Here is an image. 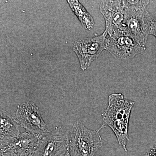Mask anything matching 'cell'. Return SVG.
I'll list each match as a JSON object with an SVG mask.
<instances>
[{"label":"cell","instance_id":"cell-1","mask_svg":"<svg viewBox=\"0 0 156 156\" xmlns=\"http://www.w3.org/2000/svg\"><path fill=\"white\" fill-rule=\"evenodd\" d=\"M134 104L133 101L126 99L122 93H112L109 95L107 107L101 114L103 124L99 130L106 126L111 128L126 152L128 151L126 145L130 140L129 119Z\"/></svg>","mask_w":156,"mask_h":156},{"label":"cell","instance_id":"cell-2","mask_svg":"<svg viewBox=\"0 0 156 156\" xmlns=\"http://www.w3.org/2000/svg\"><path fill=\"white\" fill-rule=\"evenodd\" d=\"M125 19L123 34L145 46L154 17L147 10L149 1H123Z\"/></svg>","mask_w":156,"mask_h":156},{"label":"cell","instance_id":"cell-3","mask_svg":"<svg viewBox=\"0 0 156 156\" xmlns=\"http://www.w3.org/2000/svg\"><path fill=\"white\" fill-rule=\"evenodd\" d=\"M99 129H88L81 122H76L69 133L70 156H94L102 145Z\"/></svg>","mask_w":156,"mask_h":156},{"label":"cell","instance_id":"cell-4","mask_svg":"<svg viewBox=\"0 0 156 156\" xmlns=\"http://www.w3.org/2000/svg\"><path fill=\"white\" fill-rule=\"evenodd\" d=\"M15 117L20 127L40 139L50 132L49 126L42 119L38 108L33 101L17 105Z\"/></svg>","mask_w":156,"mask_h":156},{"label":"cell","instance_id":"cell-5","mask_svg":"<svg viewBox=\"0 0 156 156\" xmlns=\"http://www.w3.org/2000/svg\"><path fill=\"white\" fill-rule=\"evenodd\" d=\"M107 35L105 30L100 35L80 39L75 42L73 50L77 56L81 69H87L103 50H105Z\"/></svg>","mask_w":156,"mask_h":156},{"label":"cell","instance_id":"cell-6","mask_svg":"<svg viewBox=\"0 0 156 156\" xmlns=\"http://www.w3.org/2000/svg\"><path fill=\"white\" fill-rule=\"evenodd\" d=\"M105 50L115 58L126 60L143 53L146 46L140 44L131 37L124 34L107 37Z\"/></svg>","mask_w":156,"mask_h":156},{"label":"cell","instance_id":"cell-7","mask_svg":"<svg viewBox=\"0 0 156 156\" xmlns=\"http://www.w3.org/2000/svg\"><path fill=\"white\" fill-rule=\"evenodd\" d=\"M69 133L61 126L46 134L40 140L33 156H65L69 150Z\"/></svg>","mask_w":156,"mask_h":156},{"label":"cell","instance_id":"cell-8","mask_svg":"<svg viewBox=\"0 0 156 156\" xmlns=\"http://www.w3.org/2000/svg\"><path fill=\"white\" fill-rule=\"evenodd\" d=\"M101 13L105 21L108 36L123 34L125 10L123 1H103L100 6Z\"/></svg>","mask_w":156,"mask_h":156},{"label":"cell","instance_id":"cell-9","mask_svg":"<svg viewBox=\"0 0 156 156\" xmlns=\"http://www.w3.org/2000/svg\"><path fill=\"white\" fill-rule=\"evenodd\" d=\"M40 138L28 131L20 133L16 139L0 148V155L11 156H33L40 142Z\"/></svg>","mask_w":156,"mask_h":156},{"label":"cell","instance_id":"cell-10","mask_svg":"<svg viewBox=\"0 0 156 156\" xmlns=\"http://www.w3.org/2000/svg\"><path fill=\"white\" fill-rule=\"evenodd\" d=\"M0 119L1 148L13 142L19 136L20 126L15 118L3 110H1Z\"/></svg>","mask_w":156,"mask_h":156},{"label":"cell","instance_id":"cell-11","mask_svg":"<svg viewBox=\"0 0 156 156\" xmlns=\"http://www.w3.org/2000/svg\"><path fill=\"white\" fill-rule=\"evenodd\" d=\"M67 2L80 21L82 26L87 30L92 29L95 25L94 19L83 5L78 1H67Z\"/></svg>","mask_w":156,"mask_h":156},{"label":"cell","instance_id":"cell-12","mask_svg":"<svg viewBox=\"0 0 156 156\" xmlns=\"http://www.w3.org/2000/svg\"><path fill=\"white\" fill-rule=\"evenodd\" d=\"M150 34L155 37L156 38V17L154 18L151 26Z\"/></svg>","mask_w":156,"mask_h":156},{"label":"cell","instance_id":"cell-13","mask_svg":"<svg viewBox=\"0 0 156 156\" xmlns=\"http://www.w3.org/2000/svg\"><path fill=\"white\" fill-rule=\"evenodd\" d=\"M145 156H156V147L148 151Z\"/></svg>","mask_w":156,"mask_h":156},{"label":"cell","instance_id":"cell-14","mask_svg":"<svg viewBox=\"0 0 156 156\" xmlns=\"http://www.w3.org/2000/svg\"><path fill=\"white\" fill-rule=\"evenodd\" d=\"M65 156H70V155L69 152V150L68 151H67V152L66 153V154Z\"/></svg>","mask_w":156,"mask_h":156}]
</instances>
